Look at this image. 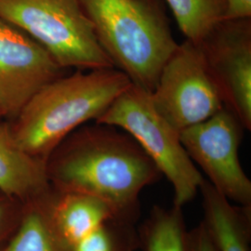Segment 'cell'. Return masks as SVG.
<instances>
[{"label":"cell","mask_w":251,"mask_h":251,"mask_svg":"<svg viewBox=\"0 0 251 251\" xmlns=\"http://www.w3.org/2000/svg\"><path fill=\"white\" fill-rule=\"evenodd\" d=\"M46 170L55 190L100 198L136 217L141 216V193L162 177L130 135L96 122L68 135L49 155Z\"/></svg>","instance_id":"6da1fadb"},{"label":"cell","mask_w":251,"mask_h":251,"mask_svg":"<svg viewBox=\"0 0 251 251\" xmlns=\"http://www.w3.org/2000/svg\"><path fill=\"white\" fill-rule=\"evenodd\" d=\"M131 85L115 67L79 70L51 81L9 121L19 146L45 161L81 126L94 122Z\"/></svg>","instance_id":"7a4b0ae2"},{"label":"cell","mask_w":251,"mask_h":251,"mask_svg":"<svg viewBox=\"0 0 251 251\" xmlns=\"http://www.w3.org/2000/svg\"><path fill=\"white\" fill-rule=\"evenodd\" d=\"M114 67L151 93L177 49L162 0H82Z\"/></svg>","instance_id":"3957f363"},{"label":"cell","mask_w":251,"mask_h":251,"mask_svg":"<svg viewBox=\"0 0 251 251\" xmlns=\"http://www.w3.org/2000/svg\"><path fill=\"white\" fill-rule=\"evenodd\" d=\"M0 19L39 43L66 70L114 67L82 0H0Z\"/></svg>","instance_id":"277c9868"},{"label":"cell","mask_w":251,"mask_h":251,"mask_svg":"<svg viewBox=\"0 0 251 251\" xmlns=\"http://www.w3.org/2000/svg\"><path fill=\"white\" fill-rule=\"evenodd\" d=\"M130 135L171 183L173 205L183 207L199 194L202 173L189 157L179 132L158 114L150 93L133 84L95 121Z\"/></svg>","instance_id":"5b68a950"},{"label":"cell","mask_w":251,"mask_h":251,"mask_svg":"<svg viewBox=\"0 0 251 251\" xmlns=\"http://www.w3.org/2000/svg\"><path fill=\"white\" fill-rule=\"evenodd\" d=\"M150 96L158 114L179 132L225 108L199 47L188 39L165 63Z\"/></svg>","instance_id":"8992f818"},{"label":"cell","mask_w":251,"mask_h":251,"mask_svg":"<svg viewBox=\"0 0 251 251\" xmlns=\"http://www.w3.org/2000/svg\"><path fill=\"white\" fill-rule=\"evenodd\" d=\"M245 129L232 112L223 108L206 121L180 131L179 140L218 192L236 205L251 206V180L238 154Z\"/></svg>","instance_id":"52a82bcc"},{"label":"cell","mask_w":251,"mask_h":251,"mask_svg":"<svg viewBox=\"0 0 251 251\" xmlns=\"http://www.w3.org/2000/svg\"><path fill=\"white\" fill-rule=\"evenodd\" d=\"M225 105L251 129V18L223 20L198 44Z\"/></svg>","instance_id":"ba28073f"},{"label":"cell","mask_w":251,"mask_h":251,"mask_svg":"<svg viewBox=\"0 0 251 251\" xmlns=\"http://www.w3.org/2000/svg\"><path fill=\"white\" fill-rule=\"evenodd\" d=\"M39 43L0 19V109L12 120L46 85L64 75Z\"/></svg>","instance_id":"9c48e42d"},{"label":"cell","mask_w":251,"mask_h":251,"mask_svg":"<svg viewBox=\"0 0 251 251\" xmlns=\"http://www.w3.org/2000/svg\"><path fill=\"white\" fill-rule=\"evenodd\" d=\"M51 188L46 162L22 149L11 133L9 120H0V193L24 205Z\"/></svg>","instance_id":"30bf717a"},{"label":"cell","mask_w":251,"mask_h":251,"mask_svg":"<svg viewBox=\"0 0 251 251\" xmlns=\"http://www.w3.org/2000/svg\"><path fill=\"white\" fill-rule=\"evenodd\" d=\"M202 198L203 223L218 251H251V206L236 205L204 179Z\"/></svg>","instance_id":"8fae6325"},{"label":"cell","mask_w":251,"mask_h":251,"mask_svg":"<svg viewBox=\"0 0 251 251\" xmlns=\"http://www.w3.org/2000/svg\"><path fill=\"white\" fill-rule=\"evenodd\" d=\"M49 208L56 230L72 248L108 219L118 214L127 215L100 198L79 193L59 192L52 187Z\"/></svg>","instance_id":"7c38bea8"},{"label":"cell","mask_w":251,"mask_h":251,"mask_svg":"<svg viewBox=\"0 0 251 251\" xmlns=\"http://www.w3.org/2000/svg\"><path fill=\"white\" fill-rule=\"evenodd\" d=\"M50 190L25 205L17 231L6 244L5 251H74L58 233L50 215Z\"/></svg>","instance_id":"4fadbf2b"},{"label":"cell","mask_w":251,"mask_h":251,"mask_svg":"<svg viewBox=\"0 0 251 251\" xmlns=\"http://www.w3.org/2000/svg\"><path fill=\"white\" fill-rule=\"evenodd\" d=\"M138 230V251H187L188 230L180 206H153Z\"/></svg>","instance_id":"5bb4252c"},{"label":"cell","mask_w":251,"mask_h":251,"mask_svg":"<svg viewBox=\"0 0 251 251\" xmlns=\"http://www.w3.org/2000/svg\"><path fill=\"white\" fill-rule=\"evenodd\" d=\"M140 218L118 214L91 230L74 251H138Z\"/></svg>","instance_id":"9a60e30c"},{"label":"cell","mask_w":251,"mask_h":251,"mask_svg":"<svg viewBox=\"0 0 251 251\" xmlns=\"http://www.w3.org/2000/svg\"><path fill=\"white\" fill-rule=\"evenodd\" d=\"M179 30L198 44L217 23L225 20L226 0H166Z\"/></svg>","instance_id":"2e32d148"},{"label":"cell","mask_w":251,"mask_h":251,"mask_svg":"<svg viewBox=\"0 0 251 251\" xmlns=\"http://www.w3.org/2000/svg\"><path fill=\"white\" fill-rule=\"evenodd\" d=\"M25 214V205L0 193V246L9 242Z\"/></svg>","instance_id":"e0dca14e"},{"label":"cell","mask_w":251,"mask_h":251,"mask_svg":"<svg viewBox=\"0 0 251 251\" xmlns=\"http://www.w3.org/2000/svg\"><path fill=\"white\" fill-rule=\"evenodd\" d=\"M187 251H218L203 222L188 231Z\"/></svg>","instance_id":"ac0fdd59"},{"label":"cell","mask_w":251,"mask_h":251,"mask_svg":"<svg viewBox=\"0 0 251 251\" xmlns=\"http://www.w3.org/2000/svg\"><path fill=\"white\" fill-rule=\"evenodd\" d=\"M225 20L251 18V0H226Z\"/></svg>","instance_id":"d6986e66"},{"label":"cell","mask_w":251,"mask_h":251,"mask_svg":"<svg viewBox=\"0 0 251 251\" xmlns=\"http://www.w3.org/2000/svg\"><path fill=\"white\" fill-rule=\"evenodd\" d=\"M5 247H6V244L0 246V251H5Z\"/></svg>","instance_id":"ffe728a7"},{"label":"cell","mask_w":251,"mask_h":251,"mask_svg":"<svg viewBox=\"0 0 251 251\" xmlns=\"http://www.w3.org/2000/svg\"><path fill=\"white\" fill-rule=\"evenodd\" d=\"M1 119H4V118H3V114H2L1 109H0V120H1Z\"/></svg>","instance_id":"44dd1931"}]
</instances>
